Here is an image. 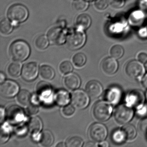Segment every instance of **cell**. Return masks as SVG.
I'll return each mask as SVG.
<instances>
[{
    "label": "cell",
    "instance_id": "obj_1",
    "mask_svg": "<svg viewBox=\"0 0 147 147\" xmlns=\"http://www.w3.org/2000/svg\"><path fill=\"white\" fill-rule=\"evenodd\" d=\"M10 53L13 60L18 62H23L30 56V49L26 42L18 40L12 44L10 48Z\"/></svg>",
    "mask_w": 147,
    "mask_h": 147
},
{
    "label": "cell",
    "instance_id": "obj_2",
    "mask_svg": "<svg viewBox=\"0 0 147 147\" xmlns=\"http://www.w3.org/2000/svg\"><path fill=\"white\" fill-rule=\"evenodd\" d=\"M7 16L14 23H21L27 19L29 15L27 8L21 4L13 5L8 9Z\"/></svg>",
    "mask_w": 147,
    "mask_h": 147
},
{
    "label": "cell",
    "instance_id": "obj_3",
    "mask_svg": "<svg viewBox=\"0 0 147 147\" xmlns=\"http://www.w3.org/2000/svg\"><path fill=\"white\" fill-rule=\"evenodd\" d=\"M112 108L109 104L104 101H99L95 104L93 108V114L98 121L105 122L110 118Z\"/></svg>",
    "mask_w": 147,
    "mask_h": 147
},
{
    "label": "cell",
    "instance_id": "obj_4",
    "mask_svg": "<svg viewBox=\"0 0 147 147\" xmlns=\"http://www.w3.org/2000/svg\"><path fill=\"white\" fill-rule=\"evenodd\" d=\"M86 41V34L83 30L78 29L69 35L67 38V44L70 49L75 50L81 48Z\"/></svg>",
    "mask_w": 147,
    "mask_h": 147
},
{
    "label": "cell",
    "instance_id": "obj_5",
    "mask_svg": "<svg viewBox=\"0 0 147 147\" xmlns=\"http://www.w3.org/2000/svg\"><path fill=\"white\" fill-rule=\"evenodd\" d=\"M134 111L131 107L126 105L119 106L114 113V118L118 123L124 124L129 123L133 117Z\"/></svg>",
    "mask_w": 147,
    "mask_h": 147
},
{
    "label": "cell",
    "instance_id": "obj_6",
    "mask_svg": "<svg viewBox=\"0 0 147 147\" xmlns=\"http://www.w3.org/2000/svg\"><path fill=\"white\" fill-rule=\"evenodd\" d=\"M125 72L131 78L139 79L142 78L144 74L145 69L141 62L131 61L126 65Z\"/></svg>",
    "mask_w": 147,
    "mask_h": 147
},
{
    "label": "cell",
    "instance_id": "obj_7",
    "mask_svg": "<svg viewBox=\"0 0 147 147\" xmlns=\"http://www.w3.org/2000/svg\"><path fill=\"white\" fill-rule=\"evenodd\" d=\"M89 134L90 137L94 141L103 142L107 136V129L104 125L100 123H95L90 126Z\"/></svg>",
    "mask_w": 147,
    "mask_h": 147
},
{
    "label": "cell",
    "instance_id": "obj_8",
    "mask_svg": "<svg viewBox=\"0 0 147 147\" xmlns=\"http://www.w3.org/2000/svg\"><path fill=\"white\" fill-rule=\"evenodd\" d=\"M145 100V96L142 91L135 90L129 93L126 98L128 105L138 109L141 108Z\"/></svg>",
    "mask_w": 147,
    "mask_h": 147
},
{
    "label": "cell",
    "instance_id": "obj_9",
    "mask_svg": "<svg viewBox=\"0 0 147 147\" xmlns=\"http://www.w3.org/2000/svg\"><path fill=\"white\" fill-rule=\"evenodd\" d=\"M48 38L53 44L61 45L64 43L66 39V34L62 28L55 27L51 28L48 32Z\"/></svg>",
    "mask_w": 147,
    "mask_h": 147
},
{
    "label": "cell",
    "instance_id": "obj_10",
    "mask_svg": "<svg viewBox=\"0 0 147 147\" xmlns=\"http://www.w3.org/2000/svg\"><path fill=\"white\" fill-rule=\"evenodd\" d=\"M19 91L18 84L13 80L5 81L1 84L0 87L1 94L3 97L11 98L14 97Z\"/></svg>",
    "mask_w": 147,
    "mask_h": 147
},
{
    "label": "cell",
    "instance_id": "obj_11",
    "mask_svg": "<svg viewBox=\"0 0 147 147\" xmlns=\"http://www.w3.org/2000/svg\"><path fill=\"white\" fill-rule=\"evenodd\" d=\"M88 95L83 90H76L72 94V100L73 104L80 109L86 108L89 103Z\"/></svg>",
    "mask_w": 147,
    "mask_h": 147
},
{
    "label": "cell",
    "instance_id": "obj_12",
    "mask_svg": "<svg viewBox=\"0 0 147 147\" xmlns=\"http://www.w3.org/2000/svg\"><path fill=\"white\" fill-rule=\"evenodd\" d=\"M38 74V66L35 62L26 63L23 67L22 76L26 81H32L37 77Z\"/></svg>",
    "mask_w": 147,
    "mask_h": 147
},
{
    "label": "cell",
    "instance_id": "obj_13",
    "mask_svg": "<svg viewBox=\"0 0 147 147\" xmlns=\"http://www.w3.org/2000/svg\"><path fill=\"white\" fill-rule=\"evenodd\" d=\"M7 118L13 123H19L24 119V114L22 108L17 105H12L7 109Z\"/></svg>",
    "mask_w": 147,
    "mask_h": 147
},
{
    "label": "cell",
    "instance_id": "obj_14",
    "mask_svg": "<svg viewBox=\"0 0 147 147\" xmlns=\"http://www.w3.org/2000/svg\"><path fill=\"white\" fill-rule=\"evenodd\" d=\"M122 94V92L120 88L113 86L110 88L106 91L104 97L107 102L115 105L120 101Z\"/></svg>",
    "mask_w": 147,
    "mask_h": 147
},
{
    "label": "cell",
    "instance_id": "obj_15",
    "mask_svg": "<svg viewBox=\"0 0 147 147\" xmlns=\"http://www.w3.org/2000/svg\"><path fill=\"white\" fill-rule=\"evenodd\" d=\"M86 91L91 98H96L103 92V88L101 84L95 80L89 81L86 86Z\"/></svg>",
    "mask_w": 147,
    "mask_h": 147
},
{
    "label": "cell",
    "instance_id": "obj_16",
    "mask_svg": "<svg viewBox=\"0 0 147 147\" xmlns=\"http://www.w3.org/2000/svg\"><path fill=\"white\" fill-rule=\"evenodd\" d=\"M101 67L105 73L107 74L112 75L117 70L118 64L115 58L107 57L101 62Z\"/></svg>",
    "mask_w": 147,
    "mask_h": 147
},
{
    "label": "cell",
    "instance_id": "obj_17",
    "mask_svg": "<svg viewBox=\"0 0 147 147\" xmlns=\"http://www.w3.org/2000/svg\"><path fill=\"white\" fill-rule=\"evenodd\" d=\"M65 85L71 90H75L80 87L81 80L79 76L74 73L69 74L65 78Z\"/></svg>",
    "mask_w": 147,
    "mask_h": 147
},
{
    "label": "cell",
    "instance_id": "obj_18",
    "mask_svg": "<svg viewBox=\"0 0 147 147\" xmlns=\"http://www.w3.org/2000/svg\"><path fill=\"white\" fill-rule=\"evenodd\" d=\"M42 127V120L38 117H32L28 123V129L33 135H36L40 132Z\"/></svg>",
    "mask_w": 147,
    "mask_h": 147
},
{
    "label": "cell",
    "instance_id": "obj_19",
    "mask_svg": "<svg viewBox=\"0 0 147 147\" xmlns=\"http://www.w3.org/2000/svg\"><path fill=\"white\" fill-rule=\"evenodd\" d=\"M55 101L60 106L67 105L70 101V97L68 92L64 89L58 90L55 94Z\"/></svg>",
    "mask_w": 147,
    "mask_h": 147
},
{
    "label": "cell",
    "instance_id": "obj_20",
    "mask_svg": "<svg viewBox=\"0 0 147 147\" xmlns=\"http://www.w3.org/2000/svg\"><path fill=\"white\" fill-rule=\"evenodd\" d=\"M91 24V18L87 14H81L76 19V25L79 30H86L90 26Z\"/></svg>",
    "mask_w": 147,
    "mask_h": 147
},
{
    "label": "cell",
    "instance_id": "obj_21",
    "mask_svg": "<svg viewBox=\"0 0 147 147\" xmlns=\"http://www.w3.org/2000/svg\"><path fill=\"white\" fill-rule=\"evenodd\" d=\"M51 86L48 82L41 81L38 84L37 91L38 94L43 98H46L51 94Z\"/></svg>",
    "mask_w": 147,
    "mask_h": 147
},
{
    "label": "cell",
    "instance_id": "obj_22",
    "mask_svg": "<svg viewBox=\"0 0 147 147\" xmlns=\"http://www.w3.org/2000/svg\"><path fill=\"white\" fill-rule=\"evenodd\" d=\"M54 142V137L50 131L45 130L41 135L40 142L41 144L44 147L51 146Z\"/></svg>",
    "mask_w": 147,
    "mask_h": 147
},
{
    "label": "cell",
    "instance_id": "obj_23",
    "mask_svg": "<svg viewBox=\"0 0 147 147\" xmlns=\"http://www.w3.org/2000/svg\"><path fill=\"white\" fill-rule=\"evenodd\" d=\"M121 130L126 140H133L136 136V130L132 125H126L123 126Z\"/></svg>",
    "mask_w": 147,
    "mask_h": 147
},
{
    "label": "cell",
    "instance_id": "obj_24",
    "mask_svg": "<svg viewBox=\"0 0 147 147\" xmlns=\"http://www.w3.org/2000/svg\"><path fill=\"white\" fill-rule=\"evenodd\" d=\"M40 73L41 76L46 80H51L55 76L54 69L48 65H43L41 67Z\"/></svg>",
    "mask_w": 147,
    "mask_h": 147
},
{
    "label": "cell",
    "instance_id": "obj_25",
    "mask_svg": "<svg viewBox=\"0 0 147 147\" xmlns=\"http://www.w3.org/2000/svg\"><path fill=\"white\" fill-rule=\"evenodd\" d=\"M30 93L27 90H22L18 95V100L23 105H27L30 104L31 100Z\"/></svg>",
    "mask_w": 147,
    "mask_h": 147
},
{
    "label": "cell",
    "instance_id": "obj_26",
    "mask_svg": "<svg viewBox=\"0 0 147 147\" xmlns=\"http://www.w3.org/2000/svg\"><path fill=\"white\" fill-rule=\"evenodd\" d=\"M21 65L18 62L11 63L8 68V73L11 76L17 77L20 75L21 72Z\"/></svg>",
    "mask_w": 147,
    "mask_h": 147
},
{
    "label": "cell",
    "instance_id": "obj_27",
    "mask_svg": "<svg viewBox=\"0 0 147 147\" xmlns=\"http://www.w3.org/2000/svg\"><path fill=\"white\" fill-rule=\"evenodd\" d=\"M83 144V140L80 137L73 136L67 139L65 145L67 147H81Z\"/></svg>",
    "mask_w": 147,
    "mask_h": 147
},
{
    "label": "cell",
    "instance_id": "obj_28",
    "mask_svg": "<svg viewBox=\"0 0 147 147\" xmlns=\"http://www.w3.org/2000/svg\"><path fill=\"white\" fill-rule=\"evenodd\" d=\"M13 30V25L8 20H2L0 23V31L4 35L10 34Z\"/></svg>",
    "mask_w": 147,
    "mask_h": 147
},
{
    "label": "cell",
    "instance_id": "obj_29",
    "mask_svg": "<svg viewBox=\"0 0 147 147\" xmlns=\"http://www.w3.org/2000/svg\"><path fill=\"white\" fill-rule=\"evenodd\" d=\"M49 39L44 35L39 36L35 41L36 47L40 50H44L47 48L49 44Z\"/></svg>",
    "mask_w": 147,
    "mask_h": 147
},
{
    "label": "cell",
    "instance_id": "obj_30",
    "mask_svg": "<svg viewBox=\"0 0 147 147\" xmlns=\"http://www.w3.org/2000/svg\"><path fill=\"white\" fill-rule=\"evenodd\" d=\"M88 6V3L86 0H75L73 4L74 10L78 12L86 11Z\"/></svg>",
    "mask_w": 147,
    "mask_h": 147
},
{
    "label": "cell",
    "instance_id": "obj_31",
    "mask_svg": "<svg viewBox=\"0 0 147 147\" xmlns=\"http://www.w3.org/2000/svg\"><path fill=\"white\" fill-rule=\"evenodd\" d=\"M112 140L116 144H122L126 140L122 130H117L112 135Z\"/></svg>",
    "mask_w": 147,
    "mask_h": 147
},
{
    "label": "cell",
    "instance_id": "obj_32",
    "mask_svg": "<svg viewBox=\"0 0 147 147\" xmlns=\"http://www.w3.org/2000/svg\"><path fill=\"white\" fill-rule=\"evenodd\" d=\"M73 61L76 67H80L85 65L86 61V57L83 53H77L73 57Z\"/></svg>",
    "mask_w": 147,
    "mask_h": 147
},
{
    "label": "cell",
    "instance_id": "obj_33",
    "mask_svg": "<svg viewBox=\"0 0 147 147\" xmlns=\"http://www.w3.org/2000/svg\"><path fill=\"white\" fill-rule=\"evenodd\" d=\"M111 55L115 59H119L124 54V49L122 46L119 45L113 46L111 50Z\"/></svg>",
    "mask_w": 147,
    "mask_h": 147
},
{
    "label": "cell",
    "instance_id": "obj_34",
    "mask_svg": "<svg viewBox=\"0 0 147 147\" xmlns=\"http://www.w3.org/2000/svg\"><path fill=\"white\" fill-rule=\"evenodd\" d=\"M60 70L64 74L71 73L73 70V65L69 61H64L60 64Z\"/></svg>",
    "mask_w": 147,
    "mask_h": 147
},
{
    "label": "cell",
    "instance_id": "obj_35",
    "mask_svg": "<svg viewBox=\"0 0 147 147\" xmlns=\"http://www.w3.org/2000/svg\"><path fill=\"white\" fill-rule=\"evenodd\" d=\"M108 4V0H96L94 5L97 9L102 11L107 8Z\"/></svg>",
    "mask_w": 147,
    "mask_h": 147
},
{
    "label": "cell",
    "instance_id": "obj_36",
    "mask_svg": "<svg viewBox=\"0 0 147 147\" xmlns=\"http://www.w3.org/2000/svg\"><path fill=\"white\" fill-rule=\"evenodd\" d=\"M75 111V110L73 106L71 105H68L63 108V113L65 116L69 117L74 114Z\"/></svg>",
    "mask_w": 147,
    "mask_h": 147
},
{
    "label": "cell",
    "instance_id": "obj_37",
    "mask_svg": "<svg viewBox=\"0 0 147 147\" xmlns=\"http://www.w3.org/2000/svg\"><path fill=\"white\" fill-rule=\"evenodd\" d=\"M9 137V133L7 130L2 127L1 133V143H4L8 140Z\"/></svg>",
    "mask_w": 147,
    "mask_h": 147
},
{
    "label": "cell",
    "instance_id": "obj_38",
    "mask_svg": "<svg viewBox=\"0 0 147 147\" xmlns=\"http://www.w3.org/2000/svg\"><path fill=\"white\" fill-rule=\"evenodd\" d=\"M109 4L114 8H120L124 5L123 0H108Z\"/></svg>",
    "mask_w": 147,
    "mask_h": 147
},
{
    "label": "cell",
    "instance_id": "obj_39",
    "mask_svg": "<svg viewBox=\"0 0 147 147\" xmlns=\"http://www.w3.org/2000/svg\"><path fill=\"white\" fill-rule=\"evenodd\" d=\"M139 128L142 133L147 136V118L143 119L140 122Z\"/></svg>",
    "mask_w": 147,
    "mask_h": 147
},
{
    "label": "cell",
    "instance_id": "obj_40",
    "mask_svg": "<svg viewBox=\"0 0 147 147\" xmlns=\"http://www.w3.org/2000/svg\"><path fill=\"white\" fill-rule=\"evenodd\" d=\"M38 106L35 105H29L27 108V112L30 115H35L38 112Z\"/></svg>",
    "mask_w": 147,
    "mask_h": 147
},
{
    "label": "cell",
    "instance_id": "obj_41",
    "mask_svg": "<svg viewBox=\"0 0 147 147\" xmlns=\"http://www.w3.org/2000/svg\"><path fill=\"white\" fill-rule=\"evenodd\" d=\"M139 61L142 63H146L147 62V54L145 53H140L138 56Z\"/></svg>",
    "mask_w": 147,
    "mask_h": 147
},
{
    "label": "cell",
    "instance_id": "obj_42",
    "mask_svg": "<svg viewBox=\"0 0 147 147\" xmlns=\"http://www.w3.org/2000/svg\"><path fill=\"white\" fill-rule=\"evenodd\" d=\"M1 114H0V122L1 123H2V122L4 121V119H5V111L4 108L3 107H1Z\"/></svg>",
    "mask_w": 147,
    "mask_h": 147
},
{
    "label": "cell",
    "instance_id": "obj_43",
    "mask_svg": "<svg viewBox=\"0 0 147 147\" xmlns=\"http://www.w3.org/2000/svg\"><path fill=\"white\" fill-rule=\"evenodd\" d=\"M142 84L143 86L147 89V74L145 75V76L143 78L142 80Z\"/></svg>",
    "mask_w": 147,
    "mask_h": 147
},
{
    "label": "cell",
    "instance_id": "obj_44",
    "mask_svg": "<svg viewBox=\"0 0 147 147\" xmlns=\"http://www.w3.org/2000/svg\"><path fill=\"white\" fill-rule=\"evenodd\" d=\"M5 78V74L2 72H1V74H0V82H1V83H2V82H4Z\"/></svg>",
    "mask_w": 147,
    "mask_h": 147
},
{
    "label": "cell",
    "instance_id": "obj_45",
    "mask_svg": "<svg viewBox=\"0 0 147 147\" xmlns=\"http://www.w3.org/2000/svg\"><path fill=\"white\" fill-rule=\"evenodd\" d=\"M99 146H101V147H107L109 146V144L107 142L104 141L100 144Z\"/></svg>",
    "mask_w": 147,
    "mask_h": 147
},
{
    "label": "cell",
    "instance_id": "obj_46",
    "mask_svg": "<svg viewBox=\"0 0 147 147\" xmlns=\"http://www.w3.org/2000/svg\"><path fill=\"white\" fill-rule=\"evenodd\" d=\"M86 146H90V147H91V146H92L93 147H93H94V146H96V145L93 143H88L87 145H86Z\"/></svg>",
    "mask_w": 147,
    "mask_h": 147
},
{
    "label": "cell",
    "instance_id": "obj_47",
    "mask_svg": "<svg viewBox=\"0 0 147 147\" xmlns=\"http://www.w3.org/2000/svg\"><path fill=\"white\" fill-rule=\"evenodd\" d=\"M66 146V145H64V144L63 143H60L58 144L57 145V147H64V146Z\"/></svg>",
    "mask_w": 147,
    "mask_h": 147
},
{
    "label": "cell",
    "instance_id": "obj_48",
    "mask_svg": "<svg viewBox=\"0 0 147 147\" xmlns=\"http://www.w3.org/2000/svg\"><path fill=\"white\" fill-rule=\"evenodd\" d=\"M145 97H146V99H147V92H146V95H145Z\"/></svg>",
    "mask_w": 147,
    "mask_h": 147
},
{
    "label": "cell",
    "instance_id": "obj_49",
    "mask_svg": "<svg viewBox=\"0 0 147 147\" xmlns=\"http://www.w3.org/2000/svg\"><path fill=\"white\" fill-rule=\"evenodd\" d=\"M146 68H147V65H146Z\"/></svg>",
    "mask_w": 147,
    "mask_h": 147
},
{
    "label": "cell",
    "instance_id": "obj_50",
    "mask_svg": "<svg viewBox=\"0 0 147 147\" xmlns=\"http://www.w3.org/2000/svg\"><path fill=\"white\" fill-rule=\"evenodd\" d=\"M87 1H92V0H87Z\"/></svg>",
    "mask_w": 147,
    "mask_h": 147
}]
</instances>
